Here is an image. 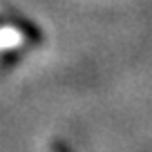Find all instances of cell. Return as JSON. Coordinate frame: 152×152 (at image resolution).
<instances>
[]
</instances>
